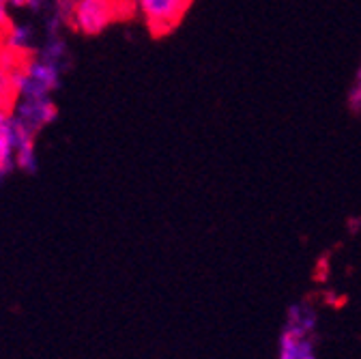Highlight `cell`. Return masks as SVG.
I'll list each match as a JSON object with an SVG mask.
<instances>
[{
  "label": "cell",
  "mask_w": 361,
  "mask_h": 359,
  "mask_svg": "<svg viewBox=\"0 0 361 359\" xmlns=\"http://www.w3.org/2000/svg\"><path fill=\"white\" fill-rule=\"evenodd\" d=\"M348 108L359 114L361 112V63H359V69H357V75H355V82L348 91Z\"/></svg>",
  "instance_id": "obj_6"
},
{
  "label": "cell",
  "mask_w": 361,
  "mask_h": 359,
  "mask_svg": "<svg viewBox=\"0 0 361 359\" xmlns=\"http://www.w3.org/2000/svg\"><path fill=\"white\" fill-rule=\"evenodd\" d=\"M133 13V0H73L69 24L86 37H95Z\"/></svg>",
  "instance_id": "obj_1"
},
{
  "label": "cell",
  "mask_w": 361,
  "mask_h": 359,
  "mask_svg": "<svg viewBox=\"0 0 361 359\" xmlns=\"http://www.w3.org/2000/svg\"><path fill=\"white\" fill-rule=\"evenodd\" d=\"M11 9H13V7H11L9 0H0V41H3L7 28L13 24V20H11Z\"/></svg>",
  "instance_id": "obj_7"
},
{
  "label": "cell",
  "mask_w": 361,
  "mask_h": 359,
  "mask_svg": "<svg viewBox=\"0 0 361 359\" xmlns=\"http://www.w3.org/2000/svg\"><path fill=\"white\" fill-rule=\"evenodd\" d=\"M11 116L18 133H24V136L37 140L39 131L56 118V106L50 95L48 97L20 95L11 104Z\"/></svg>",
  "instance_id": "obj_4"
},
{
  "label": "cell",
  "mask_w": 361,
  "mask_h": 359,
  "mask_svg": "<svg viewBox=\"0 0 361 359\" xmlns=\"http://www.w3.org/2000/svg\"><path fill=\"white\" fill-rule=\"evenodd\" d=\"M194 0H133L135 13L153 37H166L180 26Z\"/></svg>",
  "instance_id": "obj_2"
},
{
  "label": "cell",
  "mask_w": 361,
  "mask_h": 359,
  "mask_svg": "<svg viewBox=\"0 0 361 359\" xmlns=\"http://www.w3.org/2000/svg\"><path fill=\"white\" fill-rule=\"evenodd\" d=\"M61 65L52 63L41 54H30L18 69V97H52L61 82Z\"/></svg>",
  "instance_id": "obj_3"
},
{
  "label": "cell",
  "mask_w": 361,
  "mask_h": 359,
  "mask_svg": "<svg viewBox=\"0 0 361 359\" xmlns=\"http://www.w3.org/2000/svg\"><path fill=\"white\" fill-rule=\"evenodd\" d=\"M16 166V125L11 106L0 104V174H7Z\"/></svg>",
  "instance_id": "obj_5"
}]
</instances>
